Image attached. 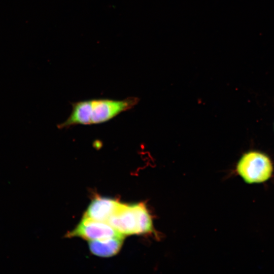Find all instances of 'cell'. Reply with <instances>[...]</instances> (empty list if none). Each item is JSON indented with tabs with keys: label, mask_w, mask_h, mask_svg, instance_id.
<instances>
[{
	"label": "cell",
	"mask_w": 274,
	"mask_h": 274,
	"mask_svg": "<svg viewBox=\"0 0 274 274\" xmlns=\"http://www.w3.org/2000/svg\"><path fill=\"white\" fill-rule=\"evenodd\" d=\"M139 101L138 97L131 96L122 100L95 98L78 101L72 103L70 115L57 127L62 129L77 125H88L105 123L132 109Z\"/></svg>",
	"instance_id": "1"
},
{
	"label": "cell",
	"mask_w": 274,
	"mask_h": 274,
	"mask_svg": "<svg viewBox=\"0 0 274 274\" xmlns=\"http://www.w3.org/2000/svg\"><path fill=\"white\" fill-rule=\"evenodd\" d=\"M237 174L247 183H260L268 180L273 172V164L266 153L255 150L242 154L235 167Z\"/></svg>",
	"instance_id": "3"
},
{
	"label": "cell",
	"mask_w": 274,
	"mask_h": 274,
	"mask_svg": "<svg viewBox=\"0 0 274 274\" xmlns=\"http://www.w3.org/2000/svg\"><path fill=\"white\" fill-rule=\"evenodd\" d=\"M66 236L68 237H80L89 241L125 237L109 223L84 217L77 227Z\"/></svg>",
	"instance_id": "4"
},
{
	"label": "cell",
	"mask_w": 274,
	"mask_h": 274,
	"mask_svg": "<svg viewBox=\"0 0 274 274\" xmlns=\"http://www.w3.org/2000/svg\"><path fill=\"white\" fill-rule=\"evenodd\" d=\"M122 234L133 235L153 231L152 217L144 203H121L107 222Z\"/></svg>",
	"instance_id": "2"
},
{
	"label": "cell",
	"mask_w": 274,
	"mask_h": 274,
	"mask_svg": "<svg viewBox=\"0 0 274 274\" xmlns=\"http://www.w3.org/2000/svg\"><path fill=\"white\" fill-rule=\"evenodd\" d=\"M121 203L112 198L96 196L89 204L83 217L107 222L109 218L117 211Z\"/></svg>",
	"instance_id": "5"
},
{
	"label": "cell",
	"mask_w": 274,
	"mask_h": 274,
	"mask_svg": "<svg viewBox=\"0 0 274 274\" xmlns=\"http://www.w3.org/2000/svg\"><path fill=\"white\" fill-rule=\"evenodd\" d=\"M124 237H114L104 240L89 241V248L94 255L101 257H109L117 254L123 243Z\"/></svg>",
	"instance_id": "6"
}]
</instances>
